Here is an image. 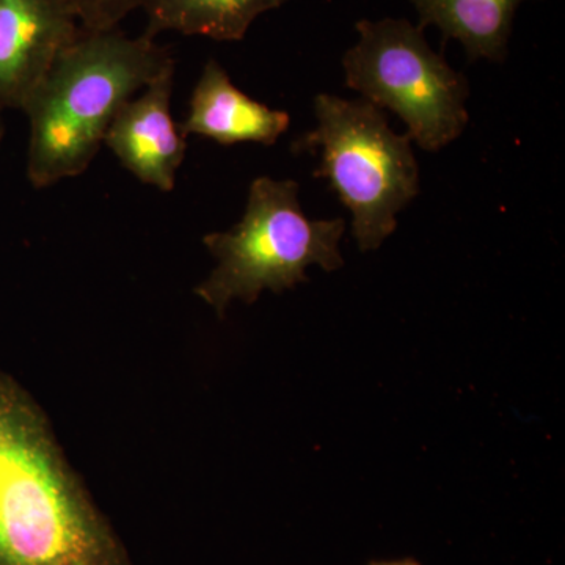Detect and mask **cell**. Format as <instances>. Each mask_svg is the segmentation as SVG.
Segmentation results:
<instances>
[{
	"instance_id": "1",
	"label": "cell",
	"mask_w": 565,
	"mask_h": 565,
	"mask_svg": "<svg viewBox=\"0 0 565 565\" xmlns=\"http://www.w3.org/2000/svg\"><path fill=\"white\" fill-rule=\"evenodd\" d=\"M0 565H136L46 412L2 370Z\"/></svg>"
},
{
	"instance_id": "2",
	"label": "cell",
	"mask_w": 565,
	"mask_h": 565,
	"mask_svg": "<svg viewBox=\"0 0 565 565\" xmlns=\"http://www.w3.org/2000/svg\"><path fill=\"white\" fill-rule=\"evenodd\" d=\"M174 68L172 52L141 33L84 31L58 55L25 103L28 180L46 189L81 177L118 110Z\"/></svg>"
},
{
	"instance_id": "3",
	"label": "cell",
	"mask_w": 565,
	"mask_h": 565,
	"mask_svg": "<svg viewBox=\"0 0 565 565\" xmlns=\"http://www.w3.org/2000/svg\"><path fill=\"white\" fill-rule=\"evenodd\" d=\"M344 230L343 218H308L296 181L256 178L241 222L203 237L217 264L193 294L223 318L234 300L252 305L264 291L280 294L308 281L310 266L333 273L344 266Z\"/></svg>"
},
{
	"instance_id": "4",
	"label": "cell",
	"mask_w": 565,
	"mask_h": 565,
	"mask_svg": "<svg viewBox=\"0 0 565 565\" xmlns=\"http://www.w3.org/2000/svg\"><path fill=\"white\" fill-rule=\"evenodd\" d=\"M315 114L318 126L294 141L292 150L321 152L316 177L329 181L352 212L360 250H377L397 228L396 215L419 193L411 137L393 132L384 111L363 98L322 93Z\"/></svg>"
},
{
	"instance_id": "5",
	"label": "cell",
	"mask_w": 565,
	"mask_h": 565,
	"mask_svg": "<svg viewBox=\"0 0 565 565\" xmlns=\"http://www.w3.org/2000/svg\"><path fill=\"white\" fill-rule=\"evenodd\" d=\"M360 39L345 52V84L379 109L394 111L411 140L440 151L467 128L470 87L435 54L423 29L405 20L356 22Z\"/></svg>"
},
{
	"instance_id": "6",
	"label": "cell",
	"mask_w": 565,
	"mask_h": 565,
	"mask_svg": "<svg viewBox=\"0 0 565 565\" xmlns=\"http://www.w3.org/2000/svg\"><path fill=\"white\" fill-rule=\"evenodd\" d=\"M81 31L65 0H0V106L24 109Z\"/></svg>"
},
{
	"instance_id": "7",
	"label": "cell",
	"mask_w": 565,
	"mask_h": 565,
	"mask_svg": "<svg viewBox=\"0 0 565 565\" xmlns=\"http://www.w3.org/2000/svg\"><path fill=\"white\" fill-rule=\"evenodd\" d=\"M174 68L148 84L129 99L111 120L104 145L143 184L173 191L184 162V134L172 117Z\"/></svg>"
},
{
	"instance_id": "8",
	"label": "cell",
	"mask_w": 565,
	"mask_h": 565,
	"mask_svg": "<svg viewBox=\"0 0 565 565\" xmlns=\"http://www.w3.org/2000/svg\"><path fill=\"white\" fill-rule=\"evenodd\" d=\"M291 118L241 92L217 61L204 65L193 88L189 114L181 122L184 137L200 136L221 145L277 143Z\"/></svg>"
},
{
	"instance_id": "9",
	"label": "cell",
	"mask_w": 565,
	"mask_h": 565,
	"mask_svg": "<svg viewBox=\"0 0 565 565\" xmlns=\"http://www.w3.org/2000/svg\"><path fill=\"white\" fill-rule=\"evenodd\" d=\"M419 29L435 25L444 40L462 43L468 61L503 62L515 11L525 0H411Z\"/></svg>"
},
{
	"instance_id": "10",
	"label": "cell",
	"mask_w": 565,
	"mask_h": 565,
	"mask_svg": "<svg viewBox=\"0 0 565 565\" xmlns=\"http://www.w3.org/2000/svg\"><path fill=\"white\" fill-rule=\"evenodd\" d=\"M288 0H147L143 35L156 40L162 32L241 41L256 18Z\"/></svg>"
},
{
	"instance_id": "11",
	"label": "cell",
	"mask_w": 565,
	"mask_h": 565,
	"mask_svg": "<svg viewBox=\"0 0 565 565\" xmlns=\"http://www.w3.org/2000/svg\"><path fill=\"white\" fill-rule=\"evenodd\" d=\"M84 31H111L147 0H65Z\"/></svg>"
},
{
	"instance_id": "12",
	"label": "cell",
	"mask_w": 565,
	"mask_h": 565,
	"mask_svg": "<svg viewBox=\"0 0 565 565\" xmlns=\"http://www.w3.org/2000/svg\"><path fill=\"white\" fill-rule=\"evenodd\" d=\"M367 565H422L418 561H415L414 557H404V559H394V561H373Z\"/></svg>"
},
{
	"instance_id": "13",
	"label": "cell",
	"mask_w": 565,
	"mask_h": 565,
	"mask_svg": "<svg viewBox=\"0 0 565 565\" xmlns=\"http://www.w3.org/2000/svg\"><path fill=\"white\" fill-rule=\"evenodd\" d=\"M3 114H6V110L0 106V143H2L3 136H6V120H3Z\"/></svg>"
}]
</instances>
